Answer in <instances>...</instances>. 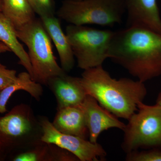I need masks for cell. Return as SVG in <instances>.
<instances>
[{
	"instance_id": "cell-1",
	"label": "cell",
	"mask_w": 161,
	"mask_h": 161,
	"mask_svg": "<svg viewBox=\"0 0 161 161\" xmlns=\"http://www.w3.org/2000/svg\"><path fill=\"white\" fill-rule=\"evenodd\" d=\"M109 59L145 82L161 75V34L139 27L114 32Z\"/></svg>"
},
{
	"instance_id": "cell-2",
	"label": "cell",
	"mask_w": 161,
	"mask_h": 161,
	"mask_svg": "<svg viewBox=\"0 0 161 161\" xmlns=\"http://www.w3.org/2000/svg\"><path fill=\"white\" fill-rule=\"evenodd\" d=\"M80 82L87 95L117 118L127 120L147 95L144 82L129 78L114 79L103 65L84 70Z\"/></svg>"
},
{
	"instance_id": "cell-3",
	"label": "cell",
	"mask_w": 161,
	"mask_h": 161,
	"mask_svg": "<svg viewBox=\"0 0 161 161\" xmlns=\"http://www.w3.org/2000/svg\"><path fill=\"white\" fill-rule=\"evenodd\" d=\"M39 119L28 105L16 106L0 117V160L41 142Z\"/></svg>"
},
{
	"instance_id": "cell-4",
	"label": "cell",
	"mask_w": 161,
	"mask_h": 161,
	"mask_svg": "<svg viewBox=\"0 0 161 161\" xmlns=\"http://www.w3.org/2000/svg\"><path fill=\"white\" fill-rule=\"evenodd\" d=\"M15 31L19 40L28 48L33 80L47 86L50 78L66 72L56 61L51 39L40 19L36 18Z\"/></svg>"
},
{
	"instance_id": "cell-5",
	"label": "cell",
	"mask_w": 161,
	"mask_h": 161,
	"mask_svg": "<svg viewBox=\"0 0 161 161\" xmlns=\"http://www.w3.org/2000/svg\"><path fill=\"white\" fill-rule=\"evenodd\" d=\"M125 12V0H64L56 14L69 24L112 26L122 23Z\"/></svg>"
},
{
	"instance_id": "cell-6",
	"label": "cell",
	"mask_w": 161,
	"mask_h": 161,
	"mask_svg": "<svg viewBox=\"0 0 161 161\" xmlns=\"http://www.w3.org/2000/svg\"><path fill=\"white\" fill-rule=\"evenodd\" d=\"M65 31L78 67L80 69L101 66L108 58L109 47L115 31L69 24Z\"/></svg>"
},
{
	"instance_id": "cell-7",
	"label": "cell",
	"mask_w": 161,
	"mask_h": 161,
	"mask_svg": "<svg viewBox=\"0 0 161 161\" xmlns=\"http://www.w3.org/2000/svg\"><path fill=\"white\" fill-rule=\"evenodd\" d=\"M123 130L122 150L126 153L139 149L161 150V106L138 104Z\"/></svg>"
},
{
	"instance_id": "cell-8",
	"label": "cell",
	"mask_w": 161,
	"mask_h": 161,
	"mask_svg": "<svg viewBox=\"0 0 161 161\" xmlns=\"http://www.w3.org/2000/svg\"><path fill=\"white\" fill-rule=\"evenodd\" d=\"M42 129L41 141L65 149L76 156L80 161H104L107 153L98 142L64 134L58 131L47 117L38 119Z\"/></svg>"
},
{
	"instance_id": "cell-9",
	"label": "cell",
	"mask_w": 161,
	"mask_h": 161,
	"mask_svg": "<svg viewBox=\"0 0 161 161\" xmlns=\"http://www.w3.org/2000/svg\"><path fill=\"white\" fill-rule=\"evenodd\" d=\"M79 106L84 115L89 132V141L96 143L99 135L103 131L112 128L124 130L126 125L100 105L97 101L87 95Z\"/></svg>"
},
{
	"instance_id": "cell-10",
	"label": "cell",
	"mask_w": 161,
	"mask_h": 161,
	"mask_svg": "<svg viewBox=\"0 0 161 161\" xmlns=\"http://www.w3.org/2000/svg\"><path fill=\"white\" fill-rule=\"evenodd\" d=\"M157 0H125L126 27H139L161 34V18Z\"/></svg>"
},
{
	"instance_id": "cell-11",
	"label": "cell",
	"mask_w": 161,
	"mask_h": 161,
	"mask_svg": "<svg viewBox=\"0 0 161 161\" xmlns=\"http://www.w3.org/2000/svg\"><path fill=\"white\" fill-rule=\"evenodd\" d=\"M54 95L57 102V109L69 106H78L87 95L81 85L80 78L66 74L53 77L47 85Z\"/></svg>"
},
{
	"instance_id": "cell-12",
	"label": "cell",
	"mask_w": 161,
	"mask_h": 161,
	"mask_svg": "<svg viewBox=\"0 0 161 161\" xmlns=\"http://www.w3.org/2000/svg\"><path fill=\"white\" fill-rule=\"evenodd\" d=\"M52 124L61 133L85 139H87L89 137L84 115L79 106L66 107L58 109Z\"/></svg>"
},
{
	"instance_id": "cell-13",
	"label": "cell",
	"mask_w": 161,
	"mask_h": 161,
	"mask_svg": "<svg viewBox=\"0 0 161 161\" xmlns=\"http://www.w3.org/2000/svg\"><path fill=\"white\" fill-rule=\"evenodd\" d=\"M40 19L56 47L61 67L65 72L70 71L75 65V58L66 35L61 28L60 20L55 16Z\"/></svg>"
},
{
	"instance_id": "cell-14",
	"label": "cell",
	"mask_w": 161,
	"mask_h": 161,
	"mask_svg": "<svg viewBox=\"0 0 161 161\" xmlns=\"http://www.w3.org/2000/svg\"><path fill=\"white\" fill-rule=\"evenodd\" d=\"M0 40L19 58L18 63L26 69L32 79V67L28 53L19 41L14 26L2 11H0Z\"/></svg>"
},
{
	"instance_id": "cell-15",
	"label": "cell",
	"mask_w": 161,
	"mask_h": 161,
	"mask_svg": "<svg viewBox=\"0 0 161 161\" xmlns=\"http://www.w3.org/2000/svg\"><path fill=\"white\" fill-rule=\"evenodd\" d=\"M19 90L28 92L37 101L40 100L43 95L42 85L33 80L28 72L20 73L13 83L0 92V114L7 112L6 105L9 98L14 92Z\"/></svg>"
},
{
	"instance_id": "cell-16",
	"label": "cell",
	"mask_w": 161,
	"mask_h": 161,
	"mask_svg": "<svg viewBox=\"0 0 161 161\" xmlns=\"http://www.w3.org/2000/svg\"><path fill=\"white\" fill-rule=\"evenodd\" d=\"M2 12L15 29L26 25L36 18V14L27 0H2Z\"/></svg>"
},
{
	"instance_id": "cell-17",
	"label": "cell",
	"mask_w": 161,
	"mask_h": 161,
	"mask_svg": "<svg viewBox=\"0 0 161 161\" xmlns=\"http://www.w3.org/2000/svg\"><path fill=\"white\" fill-rule=\"evenodd\" d=\"M48 144L41 142L12 157L14 161H47Z\"/></svg>"
},
{
	"instance_id": "cell-18",
	"label": "cell",
	"mask_w": 161,
	"mask_h": 161,
	"mask_svg": "<svg viewBox=\"0 0 161 161\" xmlns=\"http://www.w3.org/2000/svg\"><path fill=\"white\" fill-rule=\"evenodd\" d=\"M35 13L40 18L51 17L56 14L54 0H27Z\"/></svg>"
},
{
	"instance_id": "cell-19",
	"label": "cell",
	"mask_w": 161,
	"mask_h": 161,
	"mask_svg": "<svg viewBox=\"0 0 161 161\" xmlns=\"http://www.w3.org/2000/svg\"><path fill=\"white\" fill-rule=\"evenodd\" d=\"M125 159L128 161H161V150L150 149L132 151L127 153Z\"/></svg>"
},
{
	"instance_id": "cell-20",
	"label": "cell",
	"mask_w": 161,
	"mask_h": 161,
	"mask_svg": "<svg viewBox=\"0 0 161 161\" xmlns=\"http://www.w3.org/2000/svg\"><path fill=\"white\" fill-rule=\"evenodd\" d=\"M48 144L47 161H78V158L65 149L52 144Z\"/></svg>"
},
{
	"instance_id": "cell-21",
	"label": "cell",
	"mask_w": 161,
	"mask_h": 161,
	"mask_svg": "<svg viewBox=\"0 0 161 161\" xmlns=\"http://www.w3.org/2000/svg\"><path fill=\"white\" fill-rule=\"evenodd\" d=\"M17 78L15 70L8 69L3 64L0 65V92L13 83Z\"/></svg>"
},
{
	"instance_id": "cell-22",
	"label": "cell",
	"mask_w": 161,
	"mask_h": 161,
	"mask_svg": "<svg viewBox=\"0 0 161 161\" xmlns=\"http://www.w3.org/2000/svg\"><path fill=\"white\" fill-rule=\"evenodd\" d=\"M11 52L10 49L8 47L5 43H3L2 41L0 40V55L3 53H6V52ZM2 64L0 63V65H2Z\"/></svg>"
},
{
	"instance_id": "cell-23",
	"label": "cell",
	"mask_w": 161,
	"mask_h": 161,
	"mask_svg": "<svg viewBox=\"0 0 161 161\" xmlns=\"http://www.w3.org/2000/svg\"><path fill=\"white\" fill-rule=\"evenodd\" d=\"M156 104L161 106V92L158 95V97L156 100Z\"/></svg>"
},
{
	"instance_id": "cell-24",
	"label": "cell",
	"mask_w": 161,
	"mask_h": 161,
	"mask_svg": "<svg viewBox=\"0 0 161 161\" xmlns=\"http://www.w3.org/2000/svg\"><path fill=\"white\" fill-rule=\"evenodd\" d=\"M2 7H3V3H2V0H0V11L2 10Z\"/></svg>"
},
{
	"instance_id": "cell-25",
	"label": "cell",
	"mask_w": 161,
	"mask_h": 161,
	"mask_svg": "<svg viewBox=\"0 0 161 161\" xmlns=\"http://www.w3.org/2000/svg\"><path fill=\"white\" fill-rule=\"evenodd\" d=\"M64 1H82V0H64Z\"/></svg>"
}]
</instances>
